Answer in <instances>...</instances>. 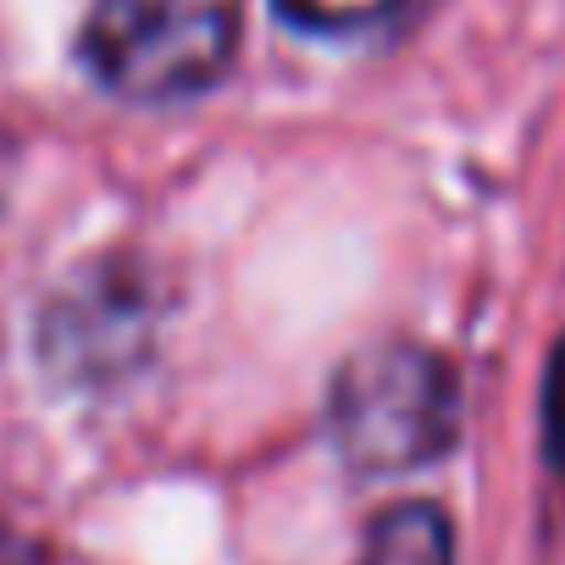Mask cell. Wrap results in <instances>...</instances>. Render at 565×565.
Instances as JSON below:
<instances>
[{"label": "cell", "mask_w": 565, "mask_h": 565, "mask_svg": "<svg viewBox=\"0 0 565 565\" xmlns=\"http://www.w3.org/2000/svg\"><path fill=\"white\" fill-rule=\"evenodd\" d=\"M328 427L361 477H399L449 455L460 433V383L449 361L422 344H377L339 372Z\"/></svg>", "instance_id": "obj_1"}, {"label": "cell", "mask_w": 565, "mask_h": 565, "mask_svg": "<svg viewBox=\"0 0 565 565\" xmlns=\"http://www.w3.org/2000/svg\"><path fill=\"white\" fill-rule=\"evenodd\" d=\"M238 45L222 0H95L84 23L89 73L122 100H189L211 89Z\"/></svg>", "instance_id": "obj_2"}, {"label": "cell", "mask_w": 565, "mask_h": 565, "mask_svg": "<svg viewBox=\"0 0 565 565\" xmlns=\"http://www.w3.org/2000/svg\"><path fill=\"white\" fill-rule=\"evenodd\" d=\"M161 322V295L134 255L89 260L51 295L40 317V361L78 388H100L128 377Z\"/></svg>", "instance_id": "obj_3"}, {"label": "cell", "mask_w": 565, "mask_h": 565, "mask_svg": "<svg viewBox=\"0 0 565 565\" xmlns=\"http://www.w3.org/2000/svg\"><path fill=\"white\" fill-rule=\"evenodd\" d=\"M361 565H455V532L449 515L427 499L394 504L372 521Z\"/></svg>", "instance_id": "obj_4"}, {"label": "cell", "mask_w": 565, "mask_h": 565, "mask_svg": "<svg viewBox=\"0 0 565 565\" xmlns=\"http://www.w3.org/2000/svg\"><path fill=\"white\" fill-rule=\"evenodd\" d=\"M282 23H295L322 40H366L405 23L416 0H271Z\"/></svg>", "instance_id": "obj_5"}, {"label": "cell", "mask_w": 565, "mask_h": 565, "mask_svg": "<svg viewBox=\"0 0 565 565\" xmlns=\"http://www.w3.org/2000/svg\"><path fill=\"white\" fill-rule=\"evenodd\" d=\"M543 455L565 466V339L554 344L548 377H543Z\"/></svg>", "instance_id": "obj_6"}]
</instances>
